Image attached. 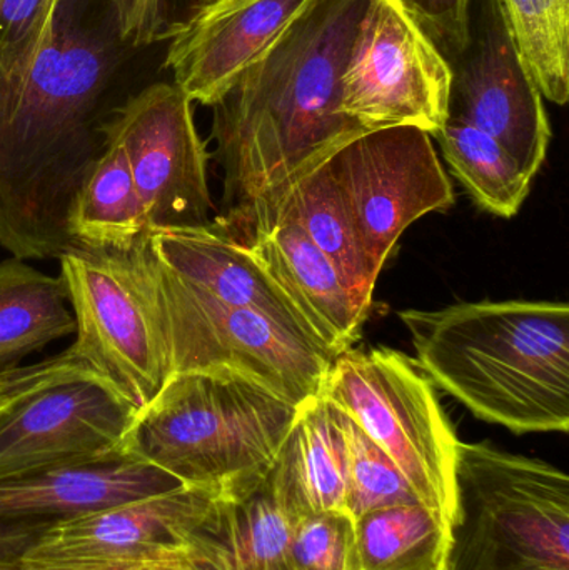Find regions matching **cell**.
I'll use <instances>...</instances> for the list:
<instances>
[{
    "label": "cell",
    "mask_w": 569,
    "mask_h": 570,
    "mask_svg": "<svg viewBox=\"0 0 569 570\" xmlns=\"http://www.w3.org/2000/svg\"><path fill=\"white\" fill-rule=\"evenodd\" d=\"M367 0H313L213 109L223 213L214 229L247 246L287 187L366 132L341 109V79Z\"/></svg>",
    "instance_id": "6da1fadb"
},
{
    "label": "cell",
    "mask_w": 569,
    "mask_h": 570,
    "mask_svg": "<svg viewBox=\"0 0 569 570\" xmlns=\"http://www.w3.org/2000/svg\"><path fill=\"white\" fill-rule=\"evenodd\" d=\"M107 66L102 46L59 17L46 39L0 53V247L16 259L72 247L67 210L102 153Z\"/></svg>",
    "instance_id": "7a4b0ae2"
},
{
    "label": "cell",
    "mask_w": 569,
    "mask_h": 570,
    "mask_svg": "<svg viewBox=\"0 0 569 570\" xmlns=\"http://www.w3.org/2000/svg\"><path fill=\"white\" fill-rule=\"evenodd\" d=\"M400 318L418 367L478 419L514 434H567V302H464Z\"/></svg>",
    "instance_id": "3957f363"
},
{
    "label": "cell",
    "mask_w": 569,
    "mask_h": 570,
    "mask_svg": "<svg viewBox=\"0 0 569 570\" xmlns=\"http://www.w3.org/2000/svg\"><path fill=\"white\" fill-rule=\"evenodd\" d=\"M297 411L234 372H179L137 414L126 452L183 485L243 498L269 474Z\"/></svg>",
    "instance_id": "277c9868"
},
{
    "label": "cell",
    "mask_w": 569,
    "mask_h": 570,
    "mask_svg": "<svg viewBox=\"0 0 569 570\" xmlns=\"http://www.w3.org/2000/svg\"><path fill=\"white\" fill-rule=\"evenodd\" d=\"M159 328L169 377L227 371L301 405L321 394L334 358L310 338L253 308L217 301L164 267L146 237L133 249Z\"/></svg>",
    "instance_id": "5b68a950"
},
{
    "label": "cell",
    "mask_w": 569,
    "mask_h": 570,
    "mask_svg": "<svg viewBox=\"0 0 569 570\" xmlns=\"http://www.w3.org/2000/svg\"><path fill=\"white\" fill-rule=\"evenodd\" d=\"M448 570H569V479L550 462L460 442Z\"/></svg>",
    "instance_id": "8992f818"
},
{
    "label": "cell",
    "mask_w": 569,
    "mask_h": 570,
    "mask_svg": "<svg viewBox=\"0 0 569 570\" xmlns=\"http://www.w3.org/2000/svg\"><path fill=\"white\" fill-rule=\"evenodd\" d=\"M433 385L403 352L353 347L334 358L321 395L396 464L418 501L451 528L460 441Z\"/></svg>",
    "instance_id": "52a82bcc"
},
{
    "label": "cell",
    "mask_w": 569,
    "mask_h": 570,
    "mask_svg": "<svg viewBox=\"0 0 569 570\" xmlns=\"http://www.w3.org/2000/svg\"><path fill=\"white\" fill-rule=\"evenodd\" d=\"M59 263L76 318V341L63 354L143 411L169 371L133 249L92 253L69 247Z\"/></svg>",
    "instance_id": "ba28073f"
},
{
    "label": "cell",
    "mask_w": 569,
    "mask_h": 570,
    "mask_svg": "<svg viewBox=\"0 0 569 570\" xmlns=\"http://www.w3.org/2000/svg\"><path fill=\"white\" fill-rule=\"evenodd\" d=\"M223 492L200 485L173 491L50 525L22 570H157L204 554V535Z\"/></svg>",
    "instance_id": "9c48e42d"
},
{
    "label": "cell",
    "mask_w": 569,
    "mask_h": 570,
    "mask_svg": "<svg viewBox=\"0 0 569 570\" xmlns=\"http://www.w3.org/2000/svg\"><path fill=\"white\" fill-rule=\"evenodd\" d=\"M324 166L377 277L411 224L454 204L433 137L416 127L367 130L341 144Z\"/></svg>",
    "instance_id": "30bf717a"
},
{
    "label": "cell",
    "mask_w": 569,
    "mask_h": 570,
    "mask_svg": "<svg viewBox=\"0 0 569 570\" xmlns=\"http://www.w3.org/2000/svg\"><path fill=\"white\" fill-rule=\"evenodd\" d=\"M137 414L112 385L70 362L0 404V481L129 455Z\"/></svg>",
    "instance_id": "8fae6325"
},
{
    "label": "cell",
    "mask_w": 569,
    "mask_h": 570,
    "mask_svg": "<svg viewBox=\"0 0 569 570\" xmlns=\"http://www.w3.org/2000/svg\"><path fill=\"white\" fill-rule=\"evenodd\" d=\"M447 60L396 0H367L343 79L341 109L364 130L416 127L433 136L448 120Z\"/></svg>",
    "instance_id": "7c38bea8"
},
{
    "label": "cell",
    "mask_w": 569,
    "mask_h": 570,
    "mask_svg": "<svg viewBox=\"0 0 569 570\" xmlns=\"http://www.w3.org/2000/svg\"><path fill=\"white\" fill-rule=\"evenodd\" d=\"M463 47L451 72L448 119L483 130L533 179L551 140L543 96L514 42L503 0H470Z\"/></svg>",
    "instance_id": "4fadbf2b"
},
{
    "label": "cell",
    "mask_w": 569,
    "mask_h": 570,
    "mask_svg": "<svg viewBox=\"0 0 569 570\" xmlns=\"http://www.w3.org/2000/svg\"><path fill=\"white\" fill-rule=\"evenodd\" d=\"M100 132L126 154L147 229L213 226L209 154L194 124L193 102L176 83L147 87Z\"/></svg>",
    "instance_id": "5bb4252c"
},
{
    "label": "cell",
    "mask_w": 569,
    "mask_h": 570,
    "mask_svg": "<svg viewBox=\"0 0 569 570\" xmlns=\"http://www.w3.org/2000/svg\"><path fill=\"white\" fill-rule=\"evenodd\" d=\"M313 0H213L173 30L166 66L190 102L210 107Z\"/></svg>",
    "instance_id": "9a60e30c"
},
{
    "label": "cell",
    "mask_w": 569,
    "mask_h": 570,
    "mask_svg": "<svg viewBox=\"0 0 569 570\" xmlns=\"http://www.w3.org/2000/svg\"><path fill=\"white\" fill-rule=\"evenodd\" d=\"M179 485L173 475L134 455L43 469L0 481V521L56 524Z\"/></svg>",
    "instance_id": "2e32d148"
},
{
    "label": "cell",
    "mask_w": 569,
    "mask_h": 570,
    "mask_svg": "<svg viewBox=\"0 0 569 570\" xmlns=\"http://www.w3.org/2000/svg\"><path fill=\"white\" fill-rule=\"evenodd\" d=\"M146 240L153 256L180 279L217 301L261 312L317 344L303 314L249 247L213 226L147 229Z\"/></svg>",
    "instance_id": "e0dca14e"
},
{
    "label": "cell",
    "mask_w": 569,
    "mask_h": 570,
    "mask_svg": "<svg viewBox=\"0 0 569 570\" xmlns=\"http://www.w3.org/2000/svg\"><path fill=\"white\" fill-rule=\"evenodd\" d=\"M247 247L286 292L331 357L354 347L370 311L356 301L330 257L294 220H274Z\"/></svg>",
    "instance_id": "ac0fdd59"
},
{
    "label": "cell",
    "mask_w": 569,
    "mask_h": 570,
    "mask_svg": "<svg viewBox=\"0 0 569 570\" xmlns=\"http://www.w3.org/2000/svg\"><path fill=\"white\" fill-rule=\"evenodd\" d=\"M266 481L297 521L344 511L347 442L343 412L321 394L303 402Z\"/></svg>",
    "instance_id": "d6986e66"
},
{
    "label": "cell",
    "mask_w": 569,
    "mask_h": 570,
    "mask_svg": "<svg viewBox=\"0 0 569 570\" xmlns=\"http://www.w3.org/2000/svg\"><path fill=\"white\" fill-rule=\"evenodd\" d=\"M281 217L294 220L311 243L330 257L356 301L371 312L377 276L364 256L356 230L324 160L284 190L271 213L254 230L249 244Z\"/></svg>",
    "instance_id": "ffe728a7"
},
{
    "label": "cell",
    "mask_w": 569,
    "mask_h": 570,
    "mask_svg": "<svg viewBox=\"0 0 569 570\" xmlns=\"http://www.w3.org/2000/svg\"><path fill=\"white\" fill-rule=\"evenodd\" d=\"M66 233L72 247L92 253H129L146 237V214L119 144L104 139L67 210Z\"/></svg>",
    "instance_id": "44dd1931"
},
{
    "label": "cell",
    "mask_w": 569,
    "mask_h": 570,
    "mask_svg": "<svg viewBox=\"0 0 569 570\" xmlns=\"http://www.w3.org/2000/svg\"><path fill=\"white\" fill-rule=\"evenodd\" d=\"M297 521L269 482L237 499H220L204 546L217 570H287Z\"/></svg>",
    "instance_id": "7402d4cb"
},
{
    "label": "cell",
    "mask_w": 569,
    "mask_h": 570,
    "mask_svg": "<svg viewBox=\"0 0 569 570\" xmlns=\"http://www.w3.org/2000/svg\"><path fill=\"white\" fill-rule=\"evenodd\" d=\"M62 277L47 276L23 261L0 263V372L52 342L76 334Z\"/></svg>",
    "instance_id": "603a6c76"
},
{
    "label": "cell",
    "mask_w": 569,
    "mask_h": 570,
    "mask_svg": "<svg viewBox=\"0 0 569 570\" xmlns=\"http://www.w3.org/2000/svg\"><path fill=\"white\" fill-rule=\"evenodd\" d=\"M354 531L363 570H448L450 524L423 502L367 512Z\"/></svg>",
    "instance_id": "cb8c5ba5"
},
{
    "label": "cell",
    "mask_w": 569,
    "mask_h": 570,
    "mask_svg": "<svg viewBox=\"0 0 569 570\" xmlns=\"http://www.w3.org/2000/svg\"><path fill=\"white\" fill-rule=\"evenodd\" d=\"M454 179L494 216H517L530 194L531 177L498 140L477 127L448 119L433 136Z\"/></svg>",
    "instance_id": "d4e9b609"
},
{
    "label": "cell",
    "mask_w": 569,
    "mask_h": 570,
    "mask_svg": "<svg viewBox=\"0 0 569 570\" xmlns=\"http://www.w3.org/2000/svg\"><path fill=\"white\" fill-rule=\"evenodd\" d=\"M514 42L541 96L569 99V0H503Z\"/></svg>",
    "instance_id": "484cf974"
},
{
    "label": "cell",
    "mask_w": 569,
    "mask_h": 570,
    "mask_svg": "<svg viewBox=\"0 0 569 570\" xmlns=\"http://www.w3.org/2000/svg\"><path fill=\"white\" fill-rule=\"evenodd\" d=\"M347 442L346 514L353 521L377 509L418 501L393 461L343 412Z\"/></svg>",
    "instance_id": "4316f807"
},
{
    "label": "cell",
    "mask_w": 569,
    "mask_h": 570,
    "mask_svg": "<svg viewBox=\"0 0 569 570\" xmlns=\"http://www.w3.org/2000/svg\"><path fill=\"white\" fill-rule=\"evenodd\" d=\"M287 570H363L353 518L344 511L304 518L294 531Z\"/></svg>",
    "instance_id": "83f0119b"
},
{
    "label": "cell",
    "mask_w": 569,
    "mask_h": 570,
    "mask_svg": "<svg viewBox=\"0 0 569 570\" xmlns=\"http://www.w3.org/2000/svg\"><path fill=\"white\" fill-rule=\"evenodd\" d=\"M441 56L457 53L468 32L470 0H396Z\"/></svg>",
    "instance_id": "f1b7e54d"
},
{
    "label": "cell",
    "mask_w": 569,
    "mask_h": 570,
    "mask_svg": "<svg viewBox=\"0 0 569 570\" xmlns=\"http://www.w3.org/2000/svg\"><path fill=\"white\" fill-rule=\"evenodd\" d=\"M60 0H0V53L46 39L59 17Z\"/></svg>",
    "instance_id": "f546056e"
},
{
    "label": "cell",
    "mask_w": 569,
    "mask_h": 570,
    "mask_svg": "<svg viewBox=\"0 0 569 570\" xmlns=\"http://www.w3.org/2000/svg\"><path fill=\"white\" fill-rule=\"evenodd\" d=\"M116 16L120 36L134 46H147L160 36L164 0H107Z\"/></svg>",
    "instance_id": "4dcf8cb0"
},
{
    "label": "cell",
    "mask_w": 569,
    "mask_h": 570,
    "mask_svg": "<svg viewBox=\"0 0 569 570\" xmlns=\"http://www.w3.org/2000/svg\"><path fill=\"white\" fill-rule=\"evenodd\" d=\"M50 525V522L0 521V570H22L27 552Z\"/></svg>",
    "instance_id": "1f68e13d"
},
{
    "label": "cell",
    "mask_w": 569,
    "mask_h": 570,
    "mask_svg": "<svg viewBox=\"0 0 569 570\" xmlns=\"http://www.w3.org/2000/svg\"><path fill=\"white\" fill-rule=\"evenodd\" d=\"M67 364H70L69 358L66 357V354H60L57 357L47 358L40 364L29 365V367H16L0 372V404L9 401L19 392L26 391L40 379L66 367Z\"/></svg>",
    "instance_id": "d6a6232c"
},
{
    "label": "cell",
    "mask_w": 569,
    "mask_h": 570,
    "mask_svg": "<svg viewBox=\"0 0 569 570\" xmlns=\"http://www.w3.org/2000/svg\"><path fill=\"white\" fill-rule=\"evenodd\" d=\"M157 570H217L210 562L207 551H204L203 556L193 559V561L186 562V564L174 566V568L157 569Z\"/></svg>",
    "instance_id": "836d02e7"
},
{
    "label": "cell",
    "mask_w": 569,
    "mask_h": 570,
    "mask_svg": "<svg viewBox=\"0 0 569 570\" xmlns=\"http://www.w3.org/2000/svg\"><path fill=\"white\" fill-rule=\"evenodd\" d=\"M213 2V0H203V3Z\"/></svg>",
    "instance_id": "e575fe53"
}]
</instances>
